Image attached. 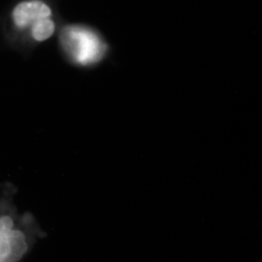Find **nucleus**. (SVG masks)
Returning <instances> with one entry per match:
<instances>
[{"label": "nucleus", "instance_id": "obj_1", "mask_svg": "<svg viewBox=\"0 0 262 262\" xmlns=\"http://www.w3.org/2000/svg\"><path fill=\"white\" fill-rule=\"evenodd\" d=\"M14 187L0 202V262H20L38 239L46 237L34 215L19 213L13 203Z\"/></svg>", "mask_w": 262, "mask_h": 262}, {"label": "nucleus", "instance_id": "obj_3", "mask_svg": "<svg viewBox=\"0 0 262 262\" xmlns=\"http://www.w3.org/2000/svg\"><path fill=\"white\" fill-rule=\"evenodd\" d=\"M52 16L51 6L43 0H24L15 5L11 13L12 22L19 30L29 29L38 20Z\"/></svg>", "mask_w": 262, "mask_h": 262}, {"label": "nucleus", "instance_id": "obj_4", "mask_svg": "<svg viewBox=\"0 0 262 262\" xmlns=\"http://www.w3.org/2000/svg\"><path fill=\"white\" fill-rule=\"evenodd\" d=\"M29 29L34 40L44 42L54 34L56 24L52 18L41 19L33 24Z\"/></svg>", "mask_w": 262, "mask_h": 262}, {"label": "nucleus", "instance_id": "obj_2", "mask_svg": "<svg viewBox=\"0 0 262 262\" xmlns=\"http://www.w3.org/2000/svg\"><path fill=\"white\" fill-rule=\"evenodd\" d=\"M60 40L71 59L79 65L89 66L102 59L106 46L94 29L77 24L62 29Z\"/></svg>", "mask_w": 262, "mask_h": 262}]
</instances>
